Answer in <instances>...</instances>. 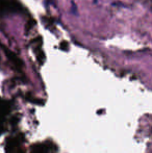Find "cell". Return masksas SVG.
Returning a JSON list of instances; mask_svg holds the SVG:
<instances>
[{
	"mask_svg": "<svg viewBox=\"0 0 152 153\" xmlns=\"http://www.w3.org/2000/svg\"><path fill=\"white\" fill-rule=\"evenodd\" d=\"M6 8H8L6 0H0V10H6Z\"/></svg>",
	"mask_w": 152,
	"mask_h": 153,
	"instance_id": "1",
	"label": "cell"
}]
</instances>
